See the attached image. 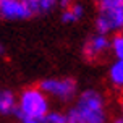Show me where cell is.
Returning <instances> with one entry per match:
<instances>
[{"mask_svg": "<svg viewBox=\"0 0 123 123\" xmlns=\"http://www.w3.org/2000/svg\"><path fill=\"white\" fill-rule=\"evenodd\" d=\"M0 2H2V0H0Z\"/></svg>", "mask_w": 123, "mask_h": 123, "instance_id": "19", "label": "cell"}, {"mask_svg": "<svg viewBox=\"0 0 123 123\" xmlns=\"http://www.w3.org/2000/svg\"><path fill=\"white\" fill-rule=\"evenodd\" d=\"M32 16L25 0H2L0 2V18L8 21H19Z\"/></svg>", "mask_w": 123, "mask_h": 123, "instance_id": "5", "label": "cell"}, {"mask_svg": "<svg viewBox=\"0 0 123 123\" xmlns=\"http://www.w3.org/2000/svg\"><path fill=\"white\" fill-rule=\"evenodd\" d=\"M112 123H123V115H122V117H117Z\"/></svg>", "mask_w": 123, "mask_h": 123, "instance_id": "16", "label": "cell"}, {"mask_svg": "<svg viewBox=\"0 0 123 123\" xmlns=\"http://www.w3.org/2000/svg\"><path fill=\"white\" fill-rule=\"evenodd\" d=\"M42 123H68V117L62 112L50 110L45 117L42 118Z\"/></svg>", "mask_w": 123, "mask_h": 123, "instance_id": "12", "label": "cell"}, {"mask_svg": "<svg viewBox=\"0 0 123 123\" xmlns=\"http://www.w3.org/2000/svg\"><path fill=\"white\" fill-rule=\"evenodd\" d=\"M109 49H110V39L105 34L96 32L91 37H87V41L84 42L83 54L87 60H97L99 57H102Z\"/></svg>", "mask_w": 123, "mask_h": 123, "instance_id": "6", "label": "cell"}, {"mask_svg": "<svg viewBox=\"0 0 123 123\" xmlns=\"http://www.w3.org/2000/svg\"><path fill=\"white\" fill-rule=\"evenodd\" d=\"M96 31L100 34H117L123 29V0H96Z\"/></svg>", "mask_w": 123, "mask_h": 123, "instance_id": "3", "label": "cell"}, {"mask_svg": "<svg viewBox=\"0 0 123 123\" xmlns=\"http://www.w3.org/2000/svg\"><path fill=\"white\" fill-rule=\"evenodd\" d=\"M18 107V97L8 89L0 87V115H13Z\"/></svg>", "mask_w": 123, "mask_h": 123, "instance_id": "7", "label": "cell"}, {"mask_svg": "<svg viewBox=\"0 0 123 123\" xmlns=\"http://www.w3.org/2000/svg\"><path fill=\"white\" fill-rule=\"evenodd\" d=\"M74 2L73 0H58V6H60L62 10H67L68 6H71Z\"/></svg>", "mask_w": 123, "mask_h": 123, "instance_id": "13", "label": "cell"}, {"mask_svg": "<svg viewBox=\"0 0 123 123\" xmlns=\"http://www.w3.org/2000/svg\"><path fill=\"white\" fill-rule=\"evenodd\" d=\"M39 87L49 97H54L57 100H62V102L71 100L78 91L76 81L71 78H47V80L41 81Z\"/></svg>", "mask_w": 123, "mask_h": 123, "instance_id": "4", "label": "cell"}, {"mask_svg": "<svg viewBox=\"0 0 123 123\" xmlns=\"http://www.w3.org/2000/svg\"><path fill=\"white\" fill-rule=\"evenodd\" d=\"M110 50L115 60H123V32L113 34V37L110 39Z\"/></svg>", "mask_w": 123, "mask_h": 123, "instance_id": "11", "label": "cell"}, {"mask_svg": "<svg viewBox=\"0 0 123 123\" xmlns=\"http://www.w3.org/2000/svg\"><path fill=\"white\" fill-rule=\"evenodd\" d=\"M67 117H68V123H86V122H83V120H80V118H74L71 115H68V113H67Z\"/></svg>", "mask_w": 123, "mask_h": 123, "instance_id": "15", "label": "cell"}, {"mask_svg": "<svg viewBox=\"0 0 123 123\" xmlns=\"http://www.w3.org/2000/svg\"><path fill=\"white\" fill-rule=\"evenodd\" d=\"M18 123H42L41 120H34V118H21Z\"/></svg>", "mask_w": 123, "mask_h": 123, "instance_id": "14", "label": "cell"}, {"mask_svg": "<svg viewBox=\"0 0 123 123\" xmlns=\"http://www.w3.org/2000/svg\"><path fill=\"white\" fill-rule=\"evenodd\" d=\"M50 112L49 96L41 87H26L18 96V107L15 115L18 120L21 118H34L41 120Z\"/></svg>", "mask_w": 123, "mask_h": 123, "instance_id": "2", "label": "cell"}, {"mask_svg": "<svg viewBox=\"0 0 123 123\" xmlns=\"http://www.w3.org/2000/svg\"><path fill=\"white\" fill-rule=\"evenodd\" d=\"M122 113H123V104H122Z\"/></svg>", "mask_w": 123, "mask_h": 123, "instance_id": "18", "label": "cell"}, {"mask_svg": "<svg viewBox=\"0 0 123 123\" xmlns=\"http://www.w3.org/2000/svg\"><path fill=\"white\" fill-rule=\"evenodd\" d=\"M83 16H84V6L81 3H76V2L71 6H68L67 10H62V21L67 25L80 21Z\"/></svg>", "mask_w": 123, "mask_h": 123, "instance_id": "9", "label": "cell"}, {"mask_svg": "<svg viewBox=\"0 0 123 123\" xmlns=\"http://www.w3.org/2000/svg\"><path fill=\"white\" fill-rule=\"evenodd\" d=\"M26 6L34 15H45L52 12L55 6H58V0H25Z\"/></svg>", "mask_w": 123, "mask_h": 123, "instance_id": "8", "label": "cell"}, {"mask_svg": "<svg viewBox=\"0 0 123 123\" xmlns=\"http://www.w3.org/2000/svg\"><path fill=\"white\" fill-rule=\"evenodd\" d=\"M68 115L80 118L86 123H105V99L96 89H86L78 96L74 105L68 110Z\"/></svg>", "mask_w": 123, "mask_h": 123, "instance_id": "1", "label": "cell"}, {"mask_svg": "<svg viewBox=\"0 0 123 123\" xmlns=\"http://www.w3.org/2000/svg\"><path fill=\"white\" fill-rule=\"evenodd\" d=\"M3 50H5V49H3V45L0 44V55H3Z\"/></svg>", "mask_w": 123, "mask_h": 123, "instance_id": "17", "label": "cell"}, {"mask_svg": "<svg viewBox=\"0 0 123 123\" xmlns=\"http://www.w3.org/2000/svg\"><path fill=\"white\" fill-rule=\"evenodd\" d=\"M109 80L115 87H123V60H115L110 65Z\"/></svg>", "mask_w": 123, "mask_h": 123, "instance_id": "10", "label": "cell"}]
</instances>
